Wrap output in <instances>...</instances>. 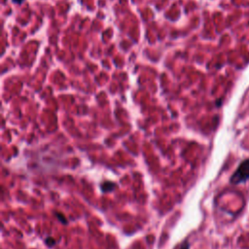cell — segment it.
Listing matches in <instances>:
<instances>
[{
  "mask_svg": "<svg viewBox=\"0 0 249 249\" xmlns=\"http://www.w3.org/2000/svg\"><path fill=\"white\" fill-rule=\"evenodd\" d=\"M247 180H249V159L244 160L238 166L230 179L232 184H240Z\"/></svg>",
  "mask_w": 249,
  "mask_h": 249,
  "instance_id": "obj_1",
  "label": "cell"
},
{
  "mask_svg": "<svg viewBox=\"0 0 249 249\" xmlns=\"http://www.w3.org/2000/svg\"><path fill=\"white\" fill-rule=\"evenodd\" d=\"M115 188H116V184L112 183V182H105V183H103L102 186H101V190H102L104 193L113 191Z\"/></svg>",
  "mask_w": 249,
  "mask_h": 249,
  "instance_id": "obj_2",
  "label": "cell"
},
{
  "mask_svg": "<svg viewBox=\"0 0 249 249\" xmlns=\"http://www.w3.org/2000/svg\"><path fill=\"white\" fill-rule=\"evenodd\" d=\"M179 249H190V245H189L188 241H186V242H184L183 244H182Z\"/></svg>",
  "mask_w": 249,
  "mask_h": 249,
  "instance_id": "obj_3",
  "label": "cell"
}]
</instances>
